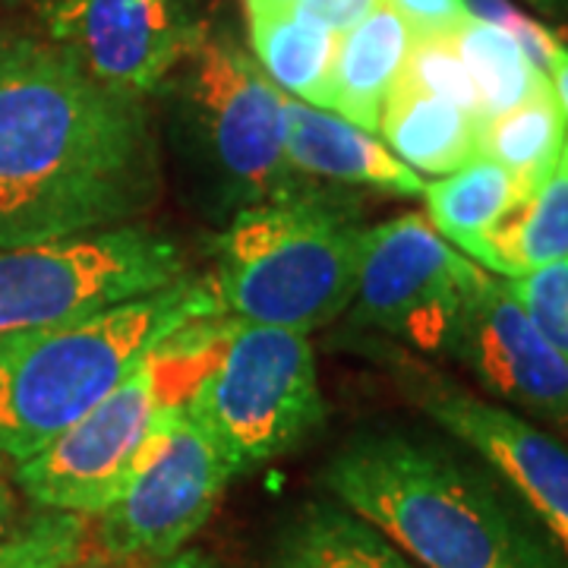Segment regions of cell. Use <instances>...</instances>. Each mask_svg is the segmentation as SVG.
Listing matches in <instances>:
<instances>
[{"instance_id": "cell-13", "label": "cell", "mask_w": 568, "mask_h": 568, "mask_svg": "<svg viewBox=\"0 0 568 568\" xmlns=\"http://www.w3.org/2000/svg\"><path fill=\"white\" fill-rule=\"evenodd\" d=\"M39 17L95 80L133 99L162 89L209 36L186 0H63Z\"/></svg>"}, {"instance_id": "cell-5", "label": "cell", "mask_w": 568, "mask_h": 568, "mask_svg": "<svg viewBox=\"0 0 568 568\" xmlns=\"http://www.w3.org/2000/svg\"><path fill=\"white\" fill-rule=\"evenodd\" d=\"M234 474L275 462L325 424L310 335L227 320L219 354L186 395Z\"/></svg>"}, {"instance_id": "cell-25", "label": "cell", "mask_w": 568, "mask_h": 568, "mask_svg": "<svg viewBox=\"0 0 568 568\" xmlns=\"http://www.w3.org/2000/svg\"><path fill=\"white\" fill-rule=\"evenodd\" d=\"M506 284L530 325L568 361V256L506 278Z\"/></svg>"}, {"instance_id": "cell-16", "label": "cell", "mask_w": 568, "mask_h": 568, "mask_svg": "<svg viewBox=\"0 0 568 568\" xmlns=\"http://www.w3.org/2000/svg\"><path fill=\"white\" fill-rule=\"evenodd\" d=\"M426 219L467 260L496 275V260L489 250V234L515 205L525 200L521 183L503 164L477 155L465 168L439 181L426 183Z\"/></svg>"}, {"instance_id": "cell-15", "label": "cell", "mask_w": 568, "mask_h": 568, "mask_svg": "<svg viewBox=\"0 0 568 568\" xmlns=\"http://www.w3.org/2000/svg\"><path fill=\"white\" fill-rule=\"evenodd\" d=\"M410 39L414 32L407 22L388 7L373 10L361 26L345 32L332 70L328 108L366 133H376L383 104L402 77Z\"/></svg>"}, {"instance_id": "cell-3", "label": "cell", "mask_w": 568, "mask_h": 568, "mask_svg": "<svg viewBox=\"0 0 568 568\" xmlns=\"http://www.w3.org/2000/svg\"><path fill=\"white\" fill-rule=\"evenodd\" d=\"M219 313L209 272H186L85 320L0 342V474L51 446L186 325Z\"/></svg>"}, {"instance_id": "cell-4", "label": "cell", "mask_w": 568, "mask_h": 568, "mask_svg": "<svg viewBox=\"0 0 568 568\" xmlns=\"http://www.w3.org/2000/svg\"><path fill=\"white\" fill-rule=\"evenodd\" d=\"M366 227L354 196L304 181L234 212L212 244L219 313L301 335L323 328L354 301Z\"/></svg>"}, {"instance_id": "cell-10", "label": "cell", "mask_w": 568, "mask_h": 568, "mask_svg": "<svg viewBox=\"0 0 568 568\" xmlns=\"http://www.w3.org/2000/svg\"><path fill=\"white\" fill-rule=\"evenodd\" d=\"M484 275L487 268L448 244L426 215L410 212L369 224L351 323L426 354H446L467 297Z\"/></svg>"}, {"instance_id": "cell-1", "label": "cell", "mask_w": 568, "mask_h": 568, "mask_svg": "<svg viewBox=\"0 0 568 568\" xmlns=\"http://www.w3.org/2000/svg\"><path fill=\"white\" fill-rule=\"evenodd\" d=\"M159 190L145 99L95 80L48 32L0 26V246L130 224Z\"/></svg>"}, {"instance_id": "cell-8", "label": "cell", "mask_w": 568, "mask_h": 568, "mask_svg": "<svg viewBox=\"0 0 568 568\" xmlns=\"http://www.w3.org/2000/svg\"><path fill=\"white\" fill-rule=\"evenodd\" d=\"M190 61L186 102L222 193L241 212L297 183L287 162L284 92L237 44L205 36Z\"/></svg>"}, {"instance_id": "cell-28", "label": "cell", "mask_w": 568, "mask_h": 568, "mask_svg": "<svg viewBox=\"0 0 568 568\" xmlns=\"http://www.w3.org/2000/svg\"><path fill=\"white\" fill-rule=\"evenodd\" d=\"M291 7L304 13L306 20L325 26L328 32L345 36L354 26H361L373 10H379L383 0H297Z\"/></svg>"}, {"instance_id": "cell-6", "label": "cell", "mask_w": 568, "mask_h": 568, "mask_svg": "<svg viewBox=\"0 0 568 568\" xmlns=\"http://www.w3.org/2000/svg\"><path fill=\"white\" fill-rule=\"evenodd\" d=\"M196 325L178 332L51 446L13 467V487L36 508L82 518H99L114 506L145 462L168 410L186 402L196 386L183 379V366L196 347Z\"/></svg>"}, {"instance_id": "cell-32", "label": "cell", "mask_w": 568, "mask_h": 568, "mask_svg": "<svg viewBox=\"0 0 568 568\" xmlns=\"http://www.w3.org/2000/svg\"><path fill=\"white\" fill-rule=\"evenodd\" d=\"M7 3H13V7H32L36 13H44V10H51V7L63 3V0H7Z\"/></svg>"}, {"instance_id": "cell-30", "label": "cell", "mask_w": 568, "mask_h": 568, "mask_svg": "<svg viewBox=\"0 0 568 568\" xmlns=\"http://www.w3.org/2000/svg\"><path fill=\"white\" fill-rule=\"evenodd\" d=\"M22 508H20V493L10 480L0 477V540L10 534V530L20 525Z\"/></svg>"}, {"instance_id": "cell-7", "label": "cell", "mask_w": 568, "mask_h": 568, "mask_svg": "<svg viewBox=\"0 0 568 568\" xmlns=\"http://www.w3.org/2000/svg\"><path fill=\"white\" fill-rule=\"evenodd\" d=\"M186 272L183 246L136 222L63 241L0 246V342L85 320L162 291Z\"/></svg>"}, {"instance_id": "cell-17", "label": "cell", "mask_w": 568, "mask_h": 568, "mask_svg": "<svg viewBox=\"0 0 568 568\" xmlns=\"http://www.w3.org/2000/svg\"><path fill=\"white\" fill-rule=\"evenodd\" d=\"M246 20L250 44L265 77L297 102L328 108L342 36L306 20L294 7L246 3Z\"/></svg>"}, {"instance_id": "cell-24", "label": "cell", "mask_w": 568, "mask_h": 568, "mask_svg": "<svg viewBox=\"0 0 568 568\" xmlns=\"http://www.w3.org/2000/svg\"><path fill=\"white\" fill-rule=\"evenodd\" d=\"M398 82L417 89V92H426L433 99L458 104L462 111L480 121V99H477L474 80H470L465 61L455 48L452 32L414 36Z\"/></svg>"}, {"instance_id": "cell-22", "label": "cell", "mask_w": 568, "mask_h": 568, "mask_svg": "<svg viewBox=\"0 0 568 568\" xmlns=\"http://www.w3.org/2000/svg\"><path fill=\"white\" fill-rule=\"evenodd\" d=\"M455 48L465 61L480 99V123L503 118L511 108L549 92V80L528 61L525 48L493 22L467 17L455 32Z\"/></svg>"}, {"instance_id": "cell-2", "label": "cell", "mask_w": 568, "mask_h": 568, "mask_svg": "<svg viewBox=\"0 0 568 568\" xmlns=\"http://www.w3.org/2000/svg\"><path fill=\"white\" fill-rule=\"evenodd\" d=\"M323 484L417 568H568L566 549L489 467L433 439L354 436Z\"/></svg>"}, {"instance_id": "cell-9", "label": "cell", "mask_w": 568, "mask_h": 568, "mask_svg": "<svg viewBox=\"0 0 568 568\" xmlns=\"http://www.w3.org/2000/svg\"><path fill=\"white\" fill-rule=\"evenodd\" d=\"M234 477L219 443L181 402L118 503L95 518V544L111 562L168 559L212 518Z\"/></svg>"}, {"instance_id": "cell-11", "label": "cell", "mask_w": 568, "mask_h": 568, "mask_svg": "<svg viewBox=\"0 0 568 568\" xmlns=\"http://www.w3.org/2000/svg\"><path fill=\"white\" fill-rule=\"evenodd\" d=\"M395 386L410 405L470 448L506 484L568 556V446L515 410L474 395L405 351H383Z\"/></svg>"}, {"instance_id": "cell-31", "label": "cell", "mask_w": 568, "mask_h": 568, "mask_svg": "<svg viewBox=\"0 0 568 568\" xmlns=\"http://www.w3.org/2000/svg\"><path fill=\"white\" fill-rule=\"evenodd\" d=\"M549 85H552V92H556V99L562 104L568 121V44L562 39H559V54L552 61V70H549Z\"/></svg>"}, {"instance_id": "cell-26", "label": "cell", "mask_w": 568, "mask_h": 568, "mask_svg": "<svg viewBox=\"0 0 568 568\" xmlns=\"http://www.w3.org/2000/svg\"><path fill=\"white\" fill-rule=\"evenodd\" d=\"M465 3L470 17H477V20L493 22V26L506 29L508 36L525 48L528 61L549 80L552 61H556V54H559V39L549 32L547 26H540L537 20L525 17V13H521V10H515L508 0H465Z\"/></svg>"}, {"instance_id": "cell-29", "label": "cell", "mask_w": 568, "mask_h": 568, "mask_svg": "<svg viewBox=\"0 0 568 568\" xmlns=\"http://www.w3.org/2000/svg\"><path fill=\"white\" fill-rule=\"evenodd\" d=\"M142 568H224L215 556H209L203 549H190L183 547L178 549L174 556H168V559H159V562H145Z\"/></svg>"}, {"instance_id": "cell-27", "label": "cell", "mask_w": 568, "mask_h": 568, "mask_svg": "<svg viewBox=\"0 0 568 568\" xmlns=\"http://www.w3.org/2000/svg\"><path fill=\"white\" fill-rule=\"evenodd\" d=\"M383 7L395 10L414 36L455 32L470 17L465 0H383Z\"/></svg>"}, {"instance_id": "cell-23", "label": "cell", "mask_w": 568, "mask_h": 568, "mask_svg": "<svg viewBox=\"0 0 568 568\" xmlns=\"http://www.w3.org/2000/svg\"><path fill=\"white\" fill-rule=\"evenodd\" d=\"M92 518L36 508L0 540V568H63L82 559Z\"/></svg>"}, {"instance_id": "cell-21", "label": "cell", "mask_w": 568, "mask_h": 568, "mask_svg": "<svg viewBox=\"0 0 568 568\" xmlns=\"http://www.w3.org/2000/svg\"><path fill=\"white\" fill-rule=\"evenodd\" d=\"M568 140V121L556 92L549 89L503 118L480 123V155L503 164L530 196L552 174Z\"/></svg>"}, {"instance_id": "cell-33", "label": "cell", "mask_w": 568, "mask_h": 568, "mask_svg": "<svg viewBox=\"0 0 568 568\" xmlns=\"http://www.w3.org/2000/svg\"><path fill=\"white\" fill-rule=\"evenodd\" d=\"M63 568H111V559H104V556H92V559H77V562H70V566Z\"/></svg>"}, {"instance_id": "cell-19", "label": "cell", "mask_w": 568, "mask_h": 568, "mask_svg": "<svg viewBox=\"0 0 568 568\" xmlns=\"http://www.w3.org/2000/svg\"><path fill=\"white\" fill-rule=\"evenodd\" d=\"M268 568H417L386 534L342 503H306L284 525Z\"/></svg>"}, {"instance_id": "cell-20", "label": "cell", "mask_w": 568, "mask_h": 568, "mask_svg": "<svg viewBox=\"0 0 568 568\" xmlns=\"http://www.w3.org/2000/svg\"><path fill=\"white\" fill-rule=\"evenodd\" d=\"M499 278H518L568 256V140L547 181L489 234Z\"/></svg>"}, {"instance_id": "cell-12", "label": "cell", "mask_w": 568, "mask_h": 568, "mask_svg": "<svg viewBox=\"0 0 568 568\" xmlns=\"http://www.w3.org/2000/svg\"><path fill=\"white\" fill-rule=\"evenodd\" d=\"M503 407L568 446V361L530 325L506 278L487 272L446 345Z\"/></svg>"}, {"instance_id": "cell-14", "label": "cell", "mask_w": 568, "mask_h": 568, "mask_svg": "<svg viewBox=\"0 0 568 568\" xmlns=\"http://www.w3.org/2000/svg\"><path fill=\"white\" fill-rule=\"evenodd\" d=\"M284 111H287L284 152L297 174L373 186L405 200L424 196V178L410 171L398 155H392L386 142L376 140V133H366L345 118L328 114L325 108L297 102L291 95H284Z\"/></svg>"}, {"instance_id": "cell-18", "label": "cell", "mask_w": 568, "mask_h": 568, "mask_svg": "<svg viewBox=\"0 0 568 568\" xmlns=\"http://www.w3.org/2000/svg\"><path fill=\"white\" fill-rule=\"evenodd\" d=\"M383 140L410 171L446 178L480 155V121L458 104L395 82L383 104Z\"/></svg>"}, {"instance_id": "cell-34", "label": "cell", "mask_w": 568, "mask_h": 568, "mask_svg": "<svg viewBox=\"0 0 568 568\" xmlns=\"http://www.w3.org/2000/svg\"><path fill=\"white\" fill-rule=\"evenodd\" d=\"M534 7L547 10V13H559V10H568V0H530Z\"/></svg>"}, {"instance_id": "cell-35", "label": "cell", "mask_w": 568, "mask_h": 568, "mask_svg": "<svg viewBox=\"0 0 568 568\" xmlns=\"http://www.w3.org/2000/svg\"><path fill=\"white\" fill-rule=\"evenodd\" d=\"M246 3H268V7H291L297 0H246Z\"/></svg>"}]
</instances>
